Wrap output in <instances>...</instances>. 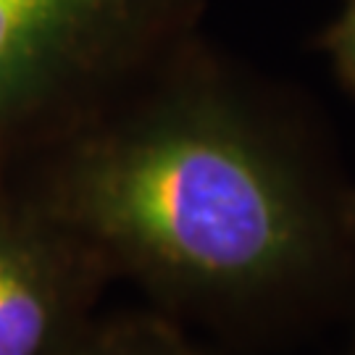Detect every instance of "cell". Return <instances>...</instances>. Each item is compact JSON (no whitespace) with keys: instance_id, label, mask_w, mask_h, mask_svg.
Segmentation results:
<instances>
[{"instance_id":"cell-1","label":"cell","mask_w":355,"mask_h":355,"mask_svg":"<svg viewBox=\"0 0 355 355\" xmlns=\"http://www.w3.org/2000/svg\"><path fill=\"white\" fill-rule=\"evenodd\" d=\"M171 61L11 182L171 318L258 329L331 300L355 258L343 198L250 103Z\"/></svg>"},{"instance_id":"cell-7","label":"cell","mask_w":355,"mask_h":355,"mask_svg":"<svg viewBox=\"0 0 355 355\" xmlns=\"http://www.w3.org/2000/svg\"><path fill=\"white\" fill-rule=\"evenodd\" d=\"M350 355H355V347H353V350H350Z\"/></svg>"},{"instance_id":"cell-6","label":"cell","mask_w":355,"mask_h":355,"mask_svg":"<svg viewBox=\"0 0 355 355\" xmlns=\"http://www.w3.org/2000/svg\"><path fill=\"white\" fill-rule=\"evenodd\" d=\"M343 229L345 240H347V245H350V250L355 255V192L343 198Z\"/></svg>"},{"instance_id":"cell-2","label":"cell","mask_w":355,"mask_h":355,"mask_svg":"<svg viewBox=\"0 0 355 355\" xmlns=\"http://www.w3.org/2000/svg\"><path fill=\"white\" fill-rule=\"evenodd\" d=\"M192 0H0V182L171 55Z\"/></svg>"},{"instance_id":"cell-3","label":"cell","mask_w":355,"mask_h":355,"mask_svg":"<svg viewBox=\"0 0 355 355\" xmlns=\"http://www.w3.org/2000/svg\"><path fill=\"white\" fill-rule=\"evenodd\" d=\"M111 277L13 182H0V355H58Z\"/></svg>"},{"instance_id":"cell-5","label":"cell","mask_w":355,"mask_h":355,"mask_svg":"<svg viewBox=\"0 0 355 355\" xmlns=\"http://www.w3.org/2000/svg\"><path fill=\"white\" fill-rule=\"evenodd\" d=\"M324 48L329 51L334 71L343 79V85L355 92V0L345 6L340 19L329 26Z\"/></svg>"},{"instance_id":"cell-4","label":"cell","mask_w":355,"mask_h":355,"mask_svg":"<svg viewBox=\"0 0 355 355\" xmlns=\"http://www.w3.org/2000/svg\"><path fill=\"white\" fill-rule=\"evenodd\" d=\"M58 355H203L179 321L161 311L92 318Z\"/></svg>"}]
</instances>
